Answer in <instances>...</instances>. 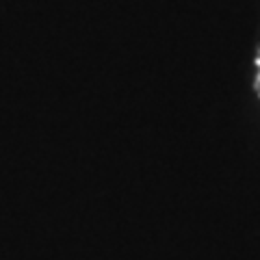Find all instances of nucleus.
Returning a JSON list of instances; mask_svg holds the SVG:
<instances>
[{
  "mask_svg": "<svg viewBox=\"0 0 260 260\" xmlns=\"http://www.w3.org/2000/svg\"><path fill=\"white\" fill-rule=\"evenodd\" d=\"M256 63H258V85H260V59H258Z\"/></svg>",
  "mask_w": 260,
  "mask_h": 260,
  "instance_id": "nucleus-1",
  "label": "nucleus"
}]
</instances>
